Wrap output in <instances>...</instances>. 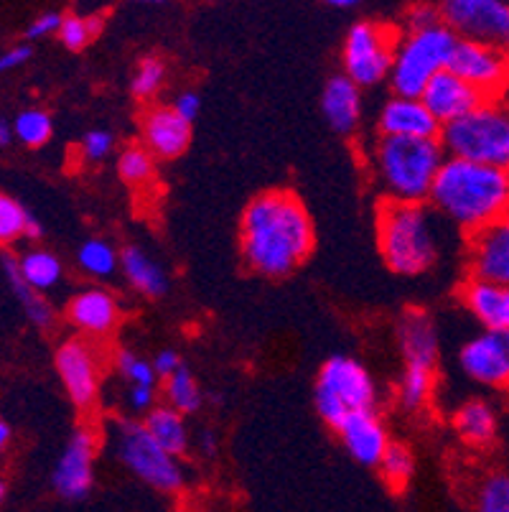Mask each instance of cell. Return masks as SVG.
<instances>
[{"label":"cell","instance_id":"cell-21","mask_svg":"<svg viewBox=\"0 0 509 512\" xmlns=\"http://www.w3.org/2000/svg\"><path fill=\"white\" fill-rule=\"evenodd\" d=\"M143 146L153 158H179L191 143V125L174 113L171 105L148 107L140 120Z\"/></svg>","mask_w":509,"mask_h":512},{"label":"cell","instance_id":"cell-31","mask_svg":"<svg viewBox=\"0 0 509 512\" xmlns=\"http://www.w3.org/2000/svg\"><path fill=\"white\" fill-rule=\"evenodd\" d=\"M436 377L431 370H418V367H405L398 383V406L405 413H420L431 403Z\"/></svg>","mask_w":509,"mask_h":512},{"label":"cell","instance_id":"cell-24","mask_svg":"<svg viewBox=\"0 0 509 512\" xmlns=\"http://www.w3.org/2000/svg\"><path fill=\"white\" fill-rule=\"evenodd\" d=\"M120 271L125 281L146 299H161L168 291V276L161 263L138 245H125L120 250Z\"/></svg>","mask_w":509,"mask_h":512},{"label":"cell","instance_id":"cell-2","mask_svg":"<svg viewBox=\"0 0 509 512\" xmlns=\"http://www.w3.org/2000/svg\"><path fill=\"white\" fill-rule=\"evenodd\" d=\"M428 204L471 235L509 214V171L446 158Z\"/></svg>","mask_w":509,"mask_h":512},{"label":"cell","instance_id":"cell-46","mask_svg":"<svg viewBox=\"0 0 509 512\" xmlns=\"http://www.w3.org/2000/svg\"><path fill=\"white\" fill-rule=\"evenodd\" d=\"M31 59V46L16 44L0 54V72H13V69L23 67Z\"/></svg>","mask_w":509,"mask_h":512},{"label":"cell","instance_id":"cell-25","mask_svg":"<svg viewBox=\"0 0 509 512\" xmlns=\"http://www.w3.org/2000/svg\"><path fill=\"white\" fill-rule=\"evenodd\" d=\"M454 431L471 446H489L497 439V411L487 400L471 398L454 411Z\"/></svg>","mask_w":509,"mask_h":512},{"label":"cell","instance_id":"cell-9","mask_svg":"<svg viewBox=\"0 0 509 512\" xmlns=\"http://www.w3.org/2000/svg\"><path fill=\"white\" fill-rule=\"evenodd\" d=\"M398 31L380 21H357L344 36L342 67L359 90L377 87L390 79Z\"/></svg>","mask_w":509,"mask_h":512},{"label":"cell","instance_id":"cell-19","mask_svg":"<svg viewBox=\"0 0 509 512\" xmlns=\"http://www.w3.org/2000/svg\"><path fill=\"white\" fill-rule=\"evenodd\" d=\"M67 321L87 339H105L118 329L120 304L105 288H84L69 299Z\"/></svg>","mask_w":509,"mask_h":512},{"label":"cell","instance_id":"cell-49","mask_svg":"<svg viewBox=\"0 0 509 512\" xmlns=\"http://www.w3.org/2000/svg\"><path fill=\"white\" fill-rule=\"evenodd\" d=\"M13 141V125L0 115V148H6Z\"/></svg>","mask_w":509,"mask_h":512},{"label":"cell","instance_id":"cell-45","mask_svg":"<svg viewBox=\"0 0 509 512\" xmlns=\"http://www.w3.org/2000/svg\"><path fill=\"white\" fill-rule=\"evenodd\" d=\"M151 365H153V372H156L161 380H168V377L174 375L176 370H181V367H184L181 365L179 352H174V349H161V352H158V355L151 360Z\"/></svg>","mask_w":509,"mask_h":512},{"label":"cell","instance_id":"cell-14","mask_svg":"<svg viewBox=\"0 0 509 512\" xmlns=\"http://www.w3.org/2000/svg\"><path fill=\"white\" fill-rule=\"evenodd\" d=\"M95 456H97V436L92 428L79 426L69 436L59 462H56L51 484L56 495L64 500H82L90 495L95 484Z\"/></svg>","mask_w":509,"mask_h":512},{"label":"cell","instance_id":"cell-43","mask_svg":"<svg viewBox=\"0 0 509 512\" xmlns=\"http://www.w3.org/2000/svg\"><path fill=\"white\" fill-rule=\"evenodd\" d=\"M125 406L133 413H151L156 408V388L128 385L125 388Z\"/></svg>","mask_w":509,"mask_h":512},{"label":"cell","instance_id":"cell-7","mask_svg":"<svg viewBox=\"0 0 509 512\" xmlns=\"http://www.w3.org/2000/svg\"><path fill=\"white\" fill-rule=\"evenodd\" d=\"M377 383L357 357L334 355L321 365L316 377L314 403L319 416L336 428L349 413L375 411Z\"/></svg>","mask_w":509,"mask_h":512},{"label":"cell","instance_id":"cell-5","mask_svg":"<svg viewBox=\"0 0 509 512\" xmlns=\"http://www.w3.org/2000/svg\"><path fill=\"white\" fill-rule=\"evenodd\" d=\"M438 141L448 158L509 171V100H484L474 113L446 125Z\"/></svg>","mask_w":509,"mask_h":512},{"label":"cell","instance_id":"cell-33","mask_svg":"<svg viewBox=\"0 0 509 512\" xmlns=\"http://www.w3.org/2000/svg\"><path fill=\"white\" fill-rule=\"evenodd\" d=\"M51 133H54V120L41 107H28L21 110L13 120V138L21 141L28 148H41L49 143Z\"/></svg>","mask_w":509,"mask_h":512},{"label":"cell","instance_id":"cell-42","mask_svg":"<svg viewBox=\"0 0 509 512\" xmlns=\"http://www.w3.org/2000/svg\"><path fill=\"white\" fill-rule=\"evenodd\" d=\"M438 21H441V11H438V6H431V3H418V6H410L405 11V31L428 29V26Z\"/></svg>","mask_w":509,"mask_h":512},{"label":"cell","instance_id":"cell-12","mask_svg":"<svg viewBox=\"0 0 509 512\" xmlns=\"http://www.w3.org/2000/svg\"><path fill=\"white\" fill-rule=\"evenodd\" d=\"M459 367L487 390H509V332L482 329L459 349Z\"/></svg>","mask_w":509,"mask_h":512},{"label":"cell","instance_id":"cell-34","mask_svg":"<svg viewBox=\"0 0 509 512\" xmlns=\"http://www.w3.org/2000/svg\"><path fill=\"white\" fill-rule=\"evenodd\" d=\"M118 174L125 184L146 186L156 179V158L146 146H128L118 156Z\"/></svg>","mask_w":509,"mask_h":512},{"label":"cell","instance_id":"cell-6","mask_svg":"<svg viewBox=\"0 0 509 512\" xmlns=\"http://www.w3.org/2000/svg\"><path fill=\"white\" fill-rule=\"evenodd\" d=\"M456 34L446 23L438 21L428 29L403 31L395 44V57L390 69L392 95L398 97H420L433 77L448 69L451 54H454Z\"/></svg>","mask_w":509,"mask_h":512},{"label":"cell","instance_id":"cell-1","mask_svg":"<svg viewBox=\"0 0 509 512\" xmlns=\"http://www.w3.org/2000/svg\"><path fill=\"white\" fill-rule=\"evenodd\" d=\"M314 245V220L298 194L273 189L258 194L242 212L240 253L258 276H291L311 258Z\"/></svg>","mask_w":509,"mask_h":512},{"label":"cell","instance_id":"cell-10","mask_svg":"<svg viewBox=\"0 0 509 512\" xmlns=\"http://www.w3.org/2000/svg\"><path fill=\"white\" fill-rule=\"evenodd\" d=\"M438 11L459 41L509 54V0H446Z\"/></svg>","mask_w":509,"mask_h":512},{"label":"cell","instance_id":"cell-30","mask_svg":"<svg viewBox=\"0 0 509 512\" xmlns=\"http://www.w3.org/2000/svg\"><path fill=\"white\" fill-rule=\"evenodd\" d=\"M163 395H166V406L179 411L181 416L202 411L204 406L202 388H199V383L186 367H181L168 380H163Z\"/></svg>","mask_w":509,"mask_h":512},{"label":"cell","instance_id":"cell-17","mask_svg":"<svg viewBox=\"0 0 509 512\" xmlns=\"http://www.w3.org/2000/svg\"><path fill=\"white\" fill-rule=\"evenodd\" d=\"M423 105L431 110L433 118L441 123V128L456 123V120L466 118L469 113H474L476 107L482 105L487 97L482 92H476L474 87L466 85L464 79L456 77L454 72H438L436 77L428 82V87L420 95Z\"/></svg>","mask_w":509,"mask_h":512},{"label":"cell","instance_id":"cell-37","mask_svg":"<svg viewBox=\"0 0 509 512\" xmlns=\"http://www.w3.org/2000/svg\"><path fill=\"white\" fill-rule=\"evenodd\" d=\"M163 82H166V64L158 57H143L133 72L130 90L138 100H151L161 92Z\"/></svg>","mask_w":509,"mask_h":512},{"label":"cell","instance_id":"cell-18","mask_svg":"<svg viewBox=\"0 0 509 512\" xmlns=\"http://www.w3.org/2000/svg\"><path fill=\"white\" fill-rule=\"evenodd\" d=\"M344 449L349 451L354 462L362 467H380L382 456L390 446V434L382 423L377 411H357L349 413L339 426L334 428Z\"/></svg>","mask_w":509,"mask_h":512},{"label":"cell","instance_id":"cell-26","mask_svg":"<svg viewBox=\"0 0 509 512\" xmlns=\"http://www.w3.org/2000/svg\"><path fill=\"white\" fill-rule=\"evenodd\" d=\"M143 426H146L148 434L153 436V441H156L163 451L176 456V459H181V456L189 451V426H186V418L181 416L179 411H174V408L156 406L151 413H146Z\"/></svg>","mask_w":509,"mask_h":512},{"label":"cell","instance_id":"cell-35","mask_svg":"<svg viewBox=\"0 0 509 512\" xmlns=\"http://www.w3.org/2000/svg\"><path fill=\"white\" fill-rule=\"evenodd\" d=\"M102 16H79V13H69L62 18V26H59V41L67 46L69 51H82L84 46H90L92 41L100 36Z\"/></svg>","mask_w":509,"mask_h":512},{"label":"cell","instance_id":"cell-41","mask_svg":"<svg viewBox=\"0 0 509 512\" xmlns=\"http://www.w3.org/2000/svg\"><path fill=\"white\" fill-rule=\"evenodd\" d=\"M62 18H64V13H59V11L39 13L34 21L28 23L26 39L39 41V39H46V36H56L59 34V26H62Z\"/></svg>","mask_w":509,"mask_h":512},{"label":"cell","instance_id":"cell-50","mask_svg":"<svg viewBox=\"0 0 509 512\" xmlns=\"http://www.w3.org/2000/svg\"><path fill=\"white\" fill-rule=\"evenodd\" d=\"M41 235H44V227H41V222L36 220L34 214H31V222H28L26 237H31V240H41Z\"/></svg>","mask_w":509,"mask_h":512},{"label":"cell","instance_id":"cell-20","mask_svg":"<svg viewBox=\"0 0 509 512\" xmlns=\"http://www.w3.org/2000/svg\"><path fill=\"white\" fill-rule=\"evenodd\" d=\"M398 344L403 352L405 367L436 372L441 357V337L431 314L420 309H408L398 319Z\"/></svg>","mask_w":509,"mask_h":512},{"label":"cell","instance_id":"cell-16","mask_svg":"<svg viewBox=\"0 0 509 512\" xmlns=\"http://www.w3.org/2000/svg\"><path fill=\"white\" fill-rule=\"evenodd\" d=\"M441 123L431 115L420 97L392 95L377 115V136L415 138V141H438Z\"/></svg>","mask_w":509,"mask_h":512},{"label":"cell","instance_id":"cell-28","mask_svg":"<svg viewBox=\"0 0 509 512\" xmlns=\"http://www.w3.org/2000/svg\"><path fill=\"white\" fill-rule=\"evenodd\" d=\"M3 273H6L8 288L13 291V296L18 299V304H21L26 319L39 329L54 327V306H51L39 291H34L31 286H26V281L18 276L16 258H13V255H8V253L3 255Z\"/></svg>","mask_w":509,"mask_h":512},{"label":"cell","instance_id":"cell-3","mask_svg":"<svg viewBox=\"0 0 509 512\" xmlns=\"http://www.w3.org/2000/svg\"><path fill=\"white\" fill-rule=\"evenodd\" d=\"M441 141L377 136L367 148V166L382 202L428 204L436 176L446 161Z\"/></svg>","mask_w":509,"mask_h":512},{"label":"cell","instance_id":"cell-22","mask_svg":"<svg viewBox=\"0 0 509 512\" xmlns=\"http://www.w3.org/2000/svg\"><path fill=\"white\" fill-rule=\"evenodd\" d=\"M321 110L331 130L354 136L362 123V90L344 74H334L321 92Z\"/></svg>","mask_w":509,"mask_h":512},{"label":"cell","instance_id":"cell-40","mask_svg":"<svg viewBox=\"0 0 509 512\" xmlns=\"http://www.w3.org/2000/svg\"><path fill=\"white\" fill-rule=\"evenodd\" d=\"M112 148H115V136L105 128L87 130L82 136V143H79V153H82L87 164H100V161H105L112 153Z\"/></svg>","mask_w":509,"mask_h":512},{"label":"cell","instance_id":"cell-36","mask_svg":"<svg viewBox=\"0 0 509 512\" xmlns=\"http://www.w3.org/2000/svg\"><path fill=\"white\" fill-rule=\"evenodd\" d=\"M380 472L382 477L395 487V490H403L405 484H408L415 474L413 451H410L405 444H395V441H390V446H387L385 456H382V462H380Z\"/></svg>","mask_w":509,"mask_h":512},{"label":"cell","instance_id":"cell-52","mask_svg":"<svg viewBox=\"0 0 509 512\" xmlns=\"http://www.w3.org/2000/svg\"><path fill=\"white\" fill-rule=\"evenodd\" d=\"M3 500H6V482L0 477V505H3Z\"/></svg>","mask_w":509,"mask_h":512},{"label":"cell","instance_id":"cell-27","mask_svg":"<svg viewBox=\"0 0 509 512\" xmlns=\"http://www.w3.org/2000/svg\"><path fill=\"white\" fill-rule=\"evenodd\" d=\"M16 268H18V276L26 281V286L39 291L41 296H44L46 291L59 288L64 281L62 260L56 258L51 250H44V248H28L21 258H16Z\"/></svg>","mask_w":509,"mask_h":512},{"label":"cell","instance_id":"cell-38","mask_svg":"<svg viewBox=\"0 0 509 512\" xmlns=\"http://www.w3.org/2000/svg\"><path fill=\"white\" fill-rule=\"evenodd\" d=\"M31 222V214L11 199L8 194H0V245H13L23 240Z\"/></svg>","mask_w":509,"mask_h":512},{"label":"cell","instance_id":"cell-44","mask_svg":"<svg viewBox=\"0 0 509 512\" xmlns=\"http://www.w3.org/2000/svg\"><path fill=\"white\" fill-rule=\"evenodd\" d=\"M171 107H174V113L179 115L181 120H186V123L191 125L199 118V113H202V97L196 95V92H181Z\"/></svg>","mask_w":509,"mask_h":512},{"label":"cell","instance_id":"cell-11","mask_svg":"<svg viewBox=\"0 0 509 512\" xmlns=\"http://www.w3.org/2000/svg\"><path fill=\"white\" fill-rule=\"evenodd\" d=\"M54 365L74 406L82 411L95 406L102 377V360L95 344L82 337L67 339L56 349Z\"/></svg>","mask_w":509,"mask_h":512},{"label":"cell","instance_id":"cell-47","mask_svg":"<svg viewBox=\"0 0 509 512\" xmlns=\"http://www.w3.org/2000/svg\"><path fill=\"white\" fill-rule=\"evenodd\" d=\"M196 449L202 451V456H207V459H214L219 451V441H217V434H214L212 428H204V431H199V436H196Z\"/></svg>","mask_w":509,"mask_h":512},{"label":"cell","instance_id":"cell-8","mask_svg":"<svg viewBox=\"0 0 509 512\" xmlns=\"http://www.w3.org/2000/svg\"><path fill=\"white\" fill-rule=\"evenodd\" d=\"M107 431H110V444L118 459L135 477L151 484L153 490L166 492V495L184 490L186 469L181 459L163 451L143 423L118 418V421H110Z\"/></svg>","mask_w":509,"mask_h":512},{"label":"cell","instance_id":"cell-39","mask_svg":"<svg viewBox=\"0 0 509 512\" xmlns=\"http://www.w3.org/2000/svg\"><path fill=\"white\" fill-rule=\"evenodd\" d=\"M115 367H118L120 377L128 385H143V388H156L158 375L153 372L151 360L135 355L133 349H120L115 355Z\"/></svg>","mask_w":509,"mask_h":512},{"label":"cell","instance_id":"cell-13","mask_svg":"<svg viewBox=\"0 0 509 512\" xmlns=\"http://www.w3.org/2000/svg\"><path fill=\"white\" fill-rule=\"evenodd\" d=\"M448 72L464 79L466 85L482 92L487 100L509 92V54L492 46L459 41L448 62Z\"/></svg>","mask_w":509,"mask_h":512},{"label":"cell","instance_id":"cell-4","mask_svg":"<svg viewBox=\"0 0 509 512\" xmlns=\"http://www.w3.org/2000/svg\"><path fill=\"white\" fill-rule=\"evenodd\" d=\"M441 214L431 204L382 202L377 212V248L398 276H420L441 260Z\"/></svg>","mask_w":509,"mask_h":512},{"label":"cell","instance_id":"cell-48","mask_svg":"<svg viewBox=\"0 0 509 512\" xmlns=\"http://www.w3.org/2000/svg\"><path fill=\"white\" fill-rule=\"evenodd\" d=\"M11 441H13L11 426H8V423L3 421V418H0V462H3V456H6V451H8V446H11Z\"/></svg>","mask_w":509,"mask_h":512},{"label":"cell","instance_id":"cell-23","mask_svg":"<svg viewBox=\"0 0 509 512\" xmlns=\"http://www.w3.org/2000/svg\"><path fill=\"white\" fill-rule=\"evenodd\" d=\"M461 304L482 324V329L509 332V286H494L469 278L461 286Z\"/></svg>","mask_w":509,"mask_h":512},{"label":"cell","instance_id":"cell-32","mask_svg":"<svg viewBox=\"0 0 509 512\" xmlns=\"http://www.w3.org/2000/svg\"><path fill=\"white\" fill-rule=\"evenodd\" d=\"M471 505H474V512H509V474H482L474 484Z\"/></svg>","mask_w":509,"mask_h":512},{"label":"cell","instance_id":"cell-29","mask_svg":"<svg viewBox=\"0 0 509 512\" xmlns=\"http://www.w3.org/2000/svg\"><path fill=\"white\" fill-rule=\"evenodd\" d=\"M77 265L84 276L105 281L120 271V250H115V245L102 237H90L79 245Z\"/></svg>","mask_w":509,"mask_h":512},{"label":"cell","instance_id":"cell-51","mask_svg":"<svg viewBox=\"0 0 509 512\" xmlns=\"http://www.w3.org/2000/svg\"><path fill=\"white\" fill-rule=\"evenodd\" d=\"M329 8H336V11H354V8H359V0H329Z\"/></svg>","mask_w":509,"mask_h":512},{"label":"cell","instance_id":"cell-15","mask_svg":"<svg viewBox=\"0 0 509 512\" xmlns=\"http://www.w3.org/2000/svg\"><path fill=\"white\" fill-rule=\"evenodd\" d=\"M466 268L471 281L509 286V214L469 235Z\"/></svg>","mask_w":509,"mask_h":512}]
</instances>
